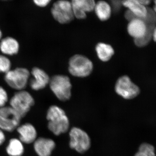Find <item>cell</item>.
I'll use <instances>...</instances> for the list:
<instances>
[{
  "instance_id": "20",
  "label": "cell",
  "mask_w": 156,
  "mask_h": 156,
  "mask_svg": "<svg viewBox=\"0 0 156 156\" xmlns=\"http://www.w3.org/2000/svg\"><path fill=\"white\" fill-rule=\"evenodd\" d=\"M11 62L9 58L0 55V73H7L11 70Z\"/></svg>"
},
{
  "instance_id": "26",
  "label": "cell",
  "mask_w": 156,
  "mask_h": 156,
  "mask_svg": "<svg viewBox=\"0 0 156 156\" xmlns=\"http://www.w3.org/2000/svg\"><path fill=\"white\" fill-rule=\"evenodd\" d=\"M154 2V6L153 10L154 12L156 14V0Z\"/></svg>"
},
{
  "instance_id": "4",
  "label": "cell",
  "mask_w": 156,
  "mask_h": 156,
  "mask_svg": "<svg viewBox=\"0 0 156 156\" xmlns=\"http://www.w3.org/2000/svg\"><path fill=\"white\" fill-rule=\"evenodd\" d=\"M69 147L80 154H83L91 147V139L89 134L83 129L73 127L70 130Z\"/></svg>"
},
{
  "instance_id": "17",
  "label": "cell",
  "mask_w": 156,
  "mask_h": 156,
  "mask_svg": "<svg viewBox=\"0 0 156 156\" xmlns=\"http://www.w3.org/2000/svg\"><path fill=\"white\" fill-rule=\"evenodd\" d=\"M95 50L98 57L101 61L106 62L110 60L114 55L113 48L108 44L99 43L96 45Z\"/></svg>"
},
{
  "instance_id": "24",
  "label": "cell",
  "mask_w": 156,
  "mask_h": 156,
  "mask_svg": "<svg viewBox=\"0 0 156 156\" xmlns=\"http://www.w3.org/2000/svg\"><path fill=\"white\" fill-rule=\"evenodd\" d=\"M140 2L143 5L147 7V6L150 5L151 1L150 0H139Z\"/></svg>"
},
{
  "instance_id": "7",
  "label": "cell",
  "mask_w": 156,
  "mask_h": 156,
  "mask_svg": "<svg viewBox=\"0 0 156 156\" xmlns=\"http://www.w3.org/2000/svg\"><path fill=\"white\" fill-rule=\"evenodd\" d=\"M30 75L28 69L24 68H17L6 73L5 79L11 88L21 91L26 87Z\"/></svg>"
},
{
  "instance_id": "3",
  "label": "cell",
  "mask_w": 156,
  "mask_h": 156,
  "mask_svg": "<svg viewBox=\"0 0 156 156\" xmlns=\"http://www.w3.org/2000/svg\"><path fill=\"white\" fill-rule=\"evenodd\" d=\"M93 69L92 62L86 56L76 54L70 58L68 69L72 75L86 77L91 74Z\"/></svg>"
},
{
  "instance_id": "9",
  "label": "cell",
  "mask_w": 156,
  "mask_h": 156,
  "mask_svg": "<svg viewBox=\"0 0 156 156\" xmlns=\"http://www.w3.org/2000/svg\"><path fill=\"white\" fill-rule=\"evenodd\" d=\"M21 118L11 107L0 108V129L12 132L19 126Z\"/></svg>"
},
{
  "instance_id": "18",
  "label": "cell",
  "mask_w": 156,
  "mask_h": 156,
  "mask_svg": "<svg viewBox=\"0 0 156 156\" xmlns=\"http://www.w3.org/2000/svg\"><path fill=\"white\" fill-rule=\"evenodd\" d=\"M23 143L17 138L10 140L6 148L7 153L11 156H21L24 152Z\"/></svg>"
},
{
  "instance_id": "10",
  "label": "cell",
  "mask_w": 156,
  "mask_h": 156,
  "mask_svg": "<svg viewBox=\"0 0 156 156\" xmlns=\"http://www.w3.org/2000/svg\"><path fill=\"white\" fill-rule=\"evenodd\" d=\"M74 17L78 19H84L87 13L94 11L95 2L93 0H73L72 1Z\"/></svg>"
},
{
  "instance_id": "27",
  "label": "cell",
  "mask_w": 156,
  "mask_h": 156,
  "mask_svg": "<svg viewBox=\"0 0 156 156\" xmlns=\"http://www.w3.org/2000/svg\"><path fill=\"white\" fill-rule=\"evenodd\" d=\"M2 31H1V30H0V40L2 38Z\"/></svg>"
},
{
  "instance_id": "13",
  "label": "cell",
  "mask_w": 156,
  "mask_h": 156,
  "mask_svg": "<svg viewBox=\"0 0 156 156\" xmlns=\"http://www.w3.org/2000/svg\"><path fill=\"white\" fill-rule=\"evenodd\" d=\"M20 135V140L23 143L29 144L36 140L37 133L34 127L31 124L26 123L17 128Z\"/></svg>"
},
{
  "instance_id": "19",
  "label": "cell",
  "mask_w": 156,
  "mask_h": 156,
  "mask_svg": "<svg viewBox=\"0 0 156 156\" xmlns=\"http://www.w3.org/2000/svg\"><path fill=\"white\" fill-rule=\"evenodd\" d=\"M134 156H156L154 148L149 144H142Z\"/></svg>"
},
{
  "instance_id": "6",
  "label": "cell",
  "mask_w": 156,
  "mask_h": 156,
  "mask_svg": "<svg viewBox=\"0 0 156 156\" xmlns=\"http://www.w3.org/2000/svg\"><path fill=\"white\" fill-rule=\"evenodd\" d=\"M51 11L53 18L61 24L69 23L75 18L72 5L69 1H57L53 4Z\"/></svg>"
},
{
  "instance_id": "25",
  "label": "cell",
  "mask_w": 156,
  "mask_h": 156,
  "mask_svg": "<svg viewBox=\"0 0 156 156\" xmlns=\"http://www.w3.org/2000/svg\"><path fill=\"white\" fill-rule=\"evenodd\" d=\"M152 39L154 41L156 42V26L154 29L152 33Z\"/></svg>"
},
{
  "instance_id": "16",
  "label": "cell",
  "mask_w": 156,
  "mask_h": 156,
  "mask_svg": "<svg viewBox=\"0 0 156 156\" xmlns=\"http://www.w3.org/2000/svg\"><path fill=\"white\" fill-rule=\"evenodd\" d=\"M94 11L98 19L101 21H106L111 16V6L105 1H98L95 3Z\"/></svg>"
},
{
  "instance_id": "11",
  "label": "cell",
  "mask_w": 156,
  "mask_h": 156,
  "mask_svg": "<svg viewBox=\"0 0 156 156\" xmlns=\"http://www.w3.org/2000/svg\"><path fill=\"white\" fill-rule=\"evenodd\" d=\"M31 74L34 78L31 80L30 86L34 90L44 89L49 84L50 78L44 71L38 67H34L32 70Z\"/></svg>"
},
{
  "instance_id": "22",
  "label": "cell",
  "mask_w": 156,
  "mask_h": 156,
  "mask_svg": "<svg viewBox=\"0 0 156 156\" xmlns=\"http://www.w3.org/2000/svg\"><path fill=\"white\" fill-rule=\"evenodd\" d=\"M50 2V0H35L34 2L37 6L40 7H45Z\"/></svg>"
},
{
  "instance_id": "21",
  "label": "cell",
  "mask_w": 156,
  "mask_h": 156,
  "mask_svg": "<svg viewBox=\"0 0 156 156\" xmlns=\"http://www.w3.org/2000/svg\"><path fill=\"white\" fill-rule=\"evenodd\" d=\"M8 101V95L4 88L0 87V108L5 107Z\"/></svg>"
},
{
  "instance_id": "12",
  "label": "cell",
  "mask_w": 156,
  "mask_h": 156,
  "mask_svg": "<svg viewBox=\"0 0 156 156\" xmlns=\"http://www.w3.org/2000/svg\"><path fill=\"white\" fill-rule=\"evenodd\" d=\"M34 148L39 156H50L56 144L50 138L40 137L34 142Z\"/></svg>"
},
{
  "instance_id": "8",
  "label": "cell",
  "mask_w": 156,
  "mask_h": 156,
  "mask_svg": "<svg viewBox=\"0 0 156 156\" xmlns=\"http://www.w3.org/2000/svg\"><path fill=\"white\" fill-rule=\"evenodd\" d=\"M115 89L118 95L126 99L135 98L140 92L139 87L127 76H122L117 80Z\"/></svg>"
},
{
  "instance_id": "2",
  "label": "cell",
  "mask_w": 156,
  "mask_h": 156,
  "mask_svg": "<svg viewBox=\"0 0 156 156\" xmlns=\"http://www.w3.org/2000/svg\"><path fill=\"white\" fill-rule=\"evenodd\" d=\"M49 85L51 91L61 101H66L71 97L72 84L67 76L57 75L50 78Z\"/></svg>"
},
{
  "instance_id": "15",
  "label": "cell",
  "mask_w": 156,
  "mask_h": 156,
  "mask_svg": "<svg viewBox=\"0 0 156 156\" xmlns=\"http://www.w3.org/2000/svg\"><path fill=\"white\" fill-rule=\"evenodd\" d=\"M19 49V43L14 38L7 37L2 40L0 43V50L2 53L6 55L17 54Z\"/></svg>"
},
{
  "instance_id": "23",
  "label": "cell",
  "mask_w": 156,
  "mask_h": 156,
  "mask_svg": "<svg viewBox=\"0 0 156 156\" xmlns=\"http://www.w3.org/2000/svg\"><path fill=\"white\" fill-rule=\"evenodd\" d=\"M5 134L3 133L2 130L0 129V146L5 142Z\"/></svg>"
},
{
  "instance_id": "14",
  "label": "cell",
  "mask_w": 156,
  "mask_h": 156,
  "mask_svg": "<svg viewBox=\"0 0 156 156\" xmlns=\"http://www.w3.org/2000/svg\"><path fill=\"white\" fill-rule=\"evenodd\" d=\"M122 5L128 9L136 18L144 19L147 16V7L143 5L139 0H127L122 2Z\"/></svg>"
},
{
  "instance_id": "1",
  "label": "cell",
  "mask_w": 156,
  "mask_h": 156,
  "mask_svg": "<svg viewBox=\"0 0 156 156\" xmlns=\"http://www.w3.org/2000/svg\"><path fill=\"white\" fill-rule=\"evenodd\" d=\"M48 128L55 135H60L68 131L69 120L64 111L57 105H52L47 112Z\"/></svg>"
},
{
  "instance_id": "5",
  "label": "cell",
  "mask_w": 156,
  "mask_h": 156,
  "mask_svg": "<svg viewBox=\"0 0 156 156\" xmlns=\"http://www.w3.org/2000/svg\"><path fill=\"white\" fill-rule=\"evenodd\" d=\"M11 107L21 118L25 116L34 104L32 95L27 91L16 92L10 100Z\"/></svg>"
}]
</instances>
